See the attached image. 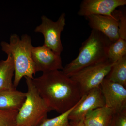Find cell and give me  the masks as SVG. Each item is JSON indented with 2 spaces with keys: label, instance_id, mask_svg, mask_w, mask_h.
Returning <instances> with one entry per match:
<instances>
[{
  "label": "cell",
  "instance_id": "9c48e42d",
  "mask_svg": "<svg viewBox=\"0 0 126 126\" xmlns=\"http://www.w3.org/2000/svg\"><path fill=\"white\" fill-rule=\"evenodd\" d=\"M105 106L101 86L95 88L81 97L79 103L70 113L69 119L74 121L83 120L89 112Z\"/></svg>",
  "mask_w": 126,
  "mask_h": 126
},
{
  "label": "cell",
  "instance_id": "6da1fadb",
  "mask_svg": "<svg viewBox=\"0 0 126 126\" xmlns=\"http://www.w3.org/2000/svg\"><path fill=\"white\" fill-rule=\"evenodd\" d=\"M32 80L50 110L60 114L73 108L82 97L78 86L63 71L43 73L40 77Z\"/></svg>",
  "mask_w": 126,
  "mask_h": 126
},
{
  "label": "cell",
  "instance_id": "9a60e30c",
  "mask_svg": "<svg viewBox=\"0 0 126 126\" xmlns=\"http://www.w3.org/2000/svg\"><path fill=\"white\" fill-rule=\"evenodd\" d=\"M105 79L126 88V55L114 63Z\"/></svg>",
  "mask_w": 126,
  "mask_h": 126
},
{
  "label": "cell",
  "instance_id": "44dd1931",
  "mask_svg": "<svg viewBox=\"0 0 126 126\" xmlns=\"http://www.w3.org/2000/svg\"><path fill=\"white\" fill-rule=\"evenodd\" d=\"M69 126H86L83 122V120L80 121H70L69 122Z\"/></svg>",
  "mask_w": 126,
  "mask_h": 126
},
{
  "label": "cell",
  "instance_id": "ba28073f",
  "mask_svg": "<svg viewBox=\"0 0 126 126\" xmlns=\"http://www.w3.org/2000/svg\"><path fill=\"white\" fill-rule=\"evenodd\" d=\"M105 106L114 113L126 109V89L121 85L113 82L106 79L101 85Z\"/></svg>",
  "mask_w": 126,
  "mask_h": 126
},
{
  "label": "cell",
  "instance_id": "277c9868",
  "mask_svg": "<svg viewBox=\"0 0 126 126\" xmlns=\"http://www.w3.org/2000/svg\"><path fill=\"white\" fill-rule=\"evenodd\" d=\"M27 87L26 98L18 111L16 126H38L51 111L39 94L32 79L25 77Z\"/></svg>",
  "mask_w": 126,
  "mask_h": 126
},
{
  "label": "cell",
  "instance_id": "ac0fdd59",
  "mask_svg": "<svg viewBox=\"0 0 126 126\" xmlns=\"http://www.w3.org/2000/svg\"><path fill=\"white\" fill-rule=\"evenodd\" d=\"M18 111L0 109V126H16Z\"/></svg>",
  "mask_w": 126,
  "mask_h": 126
},
{
  "label": "cell",
  "instance_id": "52a82bcc",
  "mask_svg": "<svg viewBox=\"0 0 126 126\" xmlns=\"http://www.w3.org/2000/svg\"><path fill=\"white\" fill-rule=\"evenodd\" d=\"M32 58L35 73L60 70L63 68L61 55L58 54L45 45L35 47L32 50Z\"/></svg>",
  "mask_w": 126,
  "mask_h": 126
},
{
  "label": "cell",
  "instance_id": "5bb4252c",
  "mask_svg": "<svg viewBox=\"0 0 126 126\" xmlns=\"http://www.w3.org/2000/svg\"><path fill=\"white\" fill-rule=\"evenodd\" d=\"M7 55L6 59L0 61V92L15 88L12 82L15 75L13 60L10 55Z\"/></svg>",
  "mask_w": 126,
  "mask_h": 126
},
{
  "label": "cell",
  "instance_id": "8fae6325",
  "mask_svg": "<svg viewBox=\"0 0 126 126\" xmlns=\"http://www.w3.org/2000/svg\"><path fill=\"white\" fill-rule=\"evenodd\" d=\"M84 17L92 30L101 32L112 43L116 42L119 38L118 21L114 16L93 15Z\"/></svg>",
  "mask_w": 126,
  "mask_h": 126
},
{
  "label": "cell",
  "instance_id": "4fadbf2b",
  "mask_svg": "<svg viewBox=\"0 0 126 126\" xmlns=\"http://www.w3.org/2000/svg\"><path fill=\"white\" fill-rule=\"evenodd\" d=\"M114 112L106 106L88 113L83 119L86 126H109Z\"/></svg>",
  "mask_w": 126,
  "mask_h": 126
},
{
  "label": "cell",
  "instance_id": "5b68a950",
  "mask_svg": "<svg viewBox=\"0 0 126 126\" xmlns=\"http://www.w3.org/2000/svg\"><path fill=\"white\" fill-rule=\"evenodd\" d=\"M114 64L108 59L84 68L70 77L78 86L82 97L101 86Z\"/></svg>",
  "mask_w": 126,
  "mask_h": 126
},
{
  "label": "cell",
  "instance_id": "7a4b0ae2",
  "mask_svg": "<svg viewBox=\"0 0 126 126\" xmlns=\"http://www.w3.org/2000/svg\"><path fill=\"white\" fill-rule=\"evenodd\" d=\"M111 43L101 32L92 30L90 35L82 43L78 55L63 67V72L70 77L84 68L106 61Z\"/></svg>",
  "mask_w": 126,
  "mask_h": 126
},
{
  "label": "cell",
  "instance_id": "e0dca14e",
  "mask_svg": "<svg viewBox=\"0 0 126 126\" xmlns=\"http://www.w3.org/2000/svg\"><path fill=\"white\" fill-rule=\"evenodd\" d=\"M81 99L76 105L69 110L54 118H46L38 126H69V115L71 112L79 103Z\"/></svg>",
  "mask_w": 126,
  "mask_h": 126
},
{
  "label": "cell",
  "instance_id": "7c38bea8",
  "mask_svg": "<svg viewBox=\"0 0 126 126\" xmlns=\"http://www.w3.org/2000/svg\"><path fill=\"white\" fill-rule=\"evenodd\" d=\"M26 98V93L12 89L0 92V109L19 111Z\"/></svg>",
  "mask_w": 126,
  "mask_h": 126
},
{
  "label": "cell",
  "instance_id": "d6986e66",
  "mask_svg": "<svg viewBox=\"0 0 126 126\" xmlns=\"http://www.w3.org/2000/svg\"><path fill=\"white\" fill-rule=\"evenodd\" d=\"M113 15L118 21V34L119 38L126 40V12L122 10H115Z\"/></svg>",
  "mask_w": 126,
  "mask_h": 126
},
{
  "label": "cell",
  "instance_id": "2e32d148",
  "mask_svg": "<svg viewBox=\"0 0 126 126\" xmlns=\"http://www.w3.org/2000/svg\"><path fill=\"white\" fill-rule=\"evenodd\" d=\"M126 55V40L119 38L116 41L111 43L109 47L107 58L115 63Z\"/></svg>",
  "mask_w": 126,
  "mask_h": 126
},
{
  "label": "cell",
  "instance_id": "8992f818",
  "mask_svg": "<svg viewBox=\"0 0 126 126\" xmlns=\"http://www.w3.org/2000/svg\"><path fill=\"white\" fill-rule=\"evenodd\" d=\"M41 19L42 22L36 26L35 32L43 34L44 38V45L56 53L61 55L63 50L61 33L65 25V13H62L55 22L45 15L42 16Z\"/></svg>",
  "mask_w": 126,
  "mask_h": 126
},
{
  "label": "cell",
  "instance_id": "ffe728a7",
  "mask_svg": "<svg viewBox=\"0 0 126 126\" xmlns=\"http://www.w3.org/2000/svg\"><path fill=\"white\" fill-rule=\"evenodd\" d=\"M109 126H126V109L113 113Z\"/></svg>",
  "mask_w": 126,
  "mask_h": 126
},
{
  "label": "cell",
  "instance_id": "30bf717a",
  "mask_svg": "<svg viewBox=\"0 0 126 126\" xmlns=\"http://www.w3.org/2000/svg\"><path fill=\"white\" fill-rule=\"evenodd\" d=\"M126 5V0H83L78 14L84 17L93 15L113 16L116 9Z\"/></svg>",
  "mask_w": 126,
  "mask_h": 126
},
{
  "label": "cell",
  "instance_id": "3957f363",
  "mask_svg": "<svg viewBox=\"0 0 126 126\" xmlns=\"http://www.w3.org/2000/svg\"><path fill=\"white\" fill-rule=\"evenodd\" d=\"M1 49L7 55L12 57L15 68L14 88L18 87L23 77L33 78L35 74L32 58V50L33 46L31 37L27 34L23 35L21 38L16 34L11 35L9 43L2 41Z\"/></svg>",
  "mask_w": 126,
  "mask_h": 126
}]
</instances>
